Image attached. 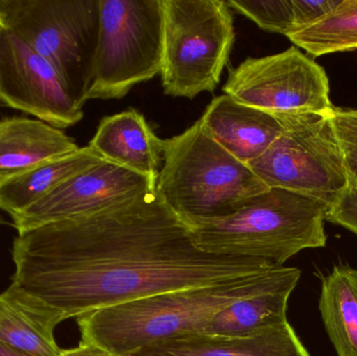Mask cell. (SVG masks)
<instances>
[{"label":"cell","mask_w":357,"mask_h":356,"mask_svg":"<svg viewBox=\"0 0 357 356\" xmlns=\"http://www.w3.org/2000/svg\"><path fill=\"white\" fill-rule=\"evenodd\" d=\"M13 261L12 284L62 321L280 268L199 250L188 225L156 190L100 212L21 232Z\"/></svg>","instance_id":"cell-1"},{"label":"cell","mask_w":357,"mask_h":356,"mask_svg":"<svg viewBox=\"0 0 357 356\" xmlns=\"http://www.w3.org/2000/svg\"><path fill=\"white\" fill-rule=\"evenodd\" d=\"M300 277L297 268L280 267L98 309L77 318L81 342L128 356L154 343L203 334L210 318L231 303L272 291L295 290Z\"/></svg>","instance_id":"cell-2"},{"label":"cell","mask_w":357,"mask_h":356,"mask_svg":"<svg viewBox=\"0 0 357 356\" xmlns=\"http://www.w3.org/2000/svg\"><path fill=\"white\" fill-rule=\"evenodd\" d=\"M328 205L279 188L247 199L232 215L189 225L193 245L220 256L270 261L276 267L306 249L326 246Z\"/></svg>","instance_id":"cell-3"},{"label":"cell","mask_w":357,"mask_h":356,"mask_svg":"<svg viewBox=\"0 0 357 356\" xmlns=\"http://www.w3.org/2000/svg\"><path fill=\"white\" fill-rule=\"evenodd\" d=\"M268 187L202 129L199 121L163 140L156 192L187 225L234 213Z\"/></svg>","instance_id":"cell-4"},{"label":"cell","mask_w":357,"mask_h":356,"mask_svg":"<svg viewBox=\"0 0 357 356\" xmlns=\"http://www.w3.org/2000/svg\"><path fill=\"white\" fill-rule=\"evenodd\" d=\"M0 20L56 68L83 109L98 48V0H0Z\"/></svg>","instance_id":"cell-5"},{"label":"cell","mask_w":357,"mask_h":356,"mask_svg":"<svg viewBox=\"0 0 357 356\" xmlns=\"http://www.w3.org/2000/svg\"><path fill=\"white\" fill-rule=\"evenodd\" d=\"M162 87L167 95L195 98L213 92L235 41L234 22L222 0H161Z\"/></svg>","instance_id":"cell-6"},{"label":"cell","mask_w":357,"mask_h":356,"mask_svg":"<svg viewBox=\"0 0 357 356\" xmlns=\"http://www.w3.org/2000/svg\"><path fill=\"white\" fill-rule=\"evenodd\" d=\"M283 132L248 167L268 188H279L331 206L349 185L345 152L331 114L272 113Z\"/></svg>","instance_id":"cell-7"},{"label":"cell","mask_w":357,"mask_h":356,"mask_svg":"<svg viewBox=\"0 0 357 356\" xmlns=\"http://www.w3.org/2000/svg\"><path fill=\"white\" fill-rule=\"evenodd\" d=\"M100 33L87 100H121L160 75L161 0H98Z\"/></svg>","instance_id":"cell-8"},{"label":"cell","mask_w":357,"mask_h":356,"mask_svg":"<svg viewBox=\"0 0 357 356\" xmlns=\"http://www.w3.org/2000/svg\"><path fill=\"white\" fill-rule=\"evenodd\" d=\"M222 91L245 106L270 113L331 114L326 71L296 46L248 58L231 70Z\"/></svg>","instance_id":"cell-9"},{"label":"cell","mask_w":357,"mask_h":356,"mask_svg":"<svg viewBox=\"0 0 357 356\" xmlns=\"http://www.w3.org/2000/svg\"><path fill=\"white\" fill-rule=\"evenodd\" d=\"M0 100L56 129L84 117L56 68L6 29L0 39Z\"/></svg>","instance_id":"cell-10"},{"label":"cell","mask_w":357,"mask_h":356,"mask_svg":"<svg viewBox=\"0 0 357 356\" xmlns=\"http://www.w3.org/2000/svg\"><path fill=\"white\" fill-rule=\"evenodd\" d=\"M157 182L106 160L73 176L45 198L12 217L21 232L100 212L156 190Z\"/></svg>","instance_id":"cell-11"},{"label":"cell","mask_w":357,"mask_h":356,"mask_svg":"<svg viewBox=\"0 0 357 356\" xmlns=\"http://www.w3.org/2000/svg\"><path fill=\"white\" fill-rule=\"evenodd\" d=\"M199 121L211 139L245 164L259 158L283 132L274 114L227 94L213 98Z\"/></svg>","instance_id":"cell-12"},{"label":"cell","mask_w":357,"mask_h":356,"mask_svg":"<svg viewBox=\"0 0 357 356\" xmlns=\"http://www.w3.org/2000/svg\"><path fill=\"white\" fill-rule=\"evenodd\" d=\"M89 146L107 162L158 181L163 140L136 109L104 117Z\"/></svg>","instance_id":"cell-13"},{"label":"cell","mask_w":357,"mask_h":356,"mask_svg":"<svg viewBox=\"0 0 357 356\" xmlns=\"http://www.w3.org/2000/svg\"><path fill=\"white\" fill-rule=\"evenodd\" d=\"M128 356H310L291 324L250 338L197 334L154 343Z\"/></svg>","instance_id":"cell-14"},{"label":"cell","mask_w":357,"mask_h":356,"mask_svg":"<svg viewBox=\"0 0 357 356\" xmlns=\"http://www.w3.org/2000/svg\"><path fill=\"white\" fill-rule=\"evenodd\" d=\"M79 148L63 130L39 119H0V184Z\"/></svg>","instance_id":"cell-15"},{"label":"cell","mask_w":357,"mask_h":356,"mask_svg":"<svg viewBox=\"0 0 357 356\" xmlns=\"http://www.w3.org/2000/svg\"><path fill=\"white\" fill-rule=\"evenodd\" d=\"M62 319L56 311L10 284L0 294V343L33 356H61L54 330Z\"/></svg>","instance_id":"cell-16"},{"label":"cell","mask_w":357,"mask_h":356,"mask_svg":"<svg viewBox=\"0 0 357 356\" xmlns=\"http://www.w3.org/2000/svg\"><path fill=\"white\" fill-rule=\"evenodd\" d=\"M104 159L89 146L52 160L0 184V210L10 217L26 210L67 180Z\"/></svg>","instance_id":"cell-17"},{"label":"cell","mask_w":357,"mask_h":356,"mask_svg":"<svg viewBox=\"0 0 357 356\" xmlns=\"http://www.w3.org/2000/svg\"><path fill=\"white\" fill-rule=\"evenodd\" d=\"M294 290L272 291L231 303L210 318L204 334L250 338L289 323L287 311Z\"/></svg>","instance_id":"cell-18"},{"label":"cell","mask_w":357,"mask_h":356,"mask_svg":"<svg viewBox=\"0 0 357 356\" xmlns=\"http://www.w3.org/2000/svg\"><path fill=\"white\" fill-rule=\"evenodd\" d=\"M319 309L337 356H357V270L337 265L323 278Z\"/></svg>","instance_id":"cell-19"},{"label":"cell","mask_w":357,"mask_h":356,"mask_svg":"<svg viewBox=\"0 0 357 356\" xmlns=\"http://www.w3.org/2000/svg\"><path fill=\"white\" fill-rule=\"evenodd\" d=\"M314 56L357 49V0H342L320 20L287 36Z\"/></svg>","instance_id":"cell-20"},{"label":"cell","mask_w":357,"mask_h":356,"mask_svg":"<svg viewBox=\"0 0 357 356\" xmlns=\"http://www.w3.org/2000/svg\"><path fill=\"white\" fill-rule=\"evenodd\" d=\"M227 3L264 31L287 37L295 31L293 0H230Z\"/></svg>","instance_id":"cell-21"},{"label":"cell","mask_w":357,"mask_h":356,"mask_svg":"<svg viewBox=\"0 0 357 356\" xmlns=\"http://www.w3.org/2000/svg\"><path fill=\"white\" fill-rule=\"evenodd\" d=\"M326 221L342 226L357 236V183L350 181L347 189L328 206Z\"/></svg>","instance_id":"cell-22"},{"label":"cell","mask_w":357,"mask_h":356,"mask_svg":"<svg viewBox=\"0 0 357 356\" xmlns=\"http://www.w3.org/2000/svg\"><path fill=\"white\" fill-rule=\"evenodd\" d=\"M331 119L344 152L357 153V109L335 107Z\"/></svg>","instance_id":"cell-23"},{"label":"cell","mask_w":357,"mask_h":356,"mask_svg":"<svg viewBox=\"0 0 357 356\" xmlns=\"http://www.w3.org/2000/svg\"><path fill=\"white\" fill-rule=\"evenodd\" d=\"M341 1L342 0H293L295 31L320 20L333 12Z\"/></svg>","instance_id":"cell-24"},{"label":"cell","mask_w":357,"mask_h":356,"mask_svg":"<svg viewBox=\"0 0 357 356\" xmlns=\"http://www.w3.org/2000/svg\"><path fill=\"white\" fill-rule=\"evenodd\" d=\"M61 356H116L96 346V345L88 344V343H79V346L73 349L62 350Z\"/></svg>","instance_id":"cell-25"},{"label":"cell","mask_w":357,"mask_h":356,"mask_svg":"<svg viewBox=\"0 0 357 356\" xmlns=\"http://www.w3.org/2000/svg\"><path fill=\"white\" fill-rule=\"evenodd\" d=\"M345 160L350 181L357 183V153H345Z\"/></svg>","instance_id":"cell-26"},{"label":"cell","mask_w":357,"mask_h":356,"mask_svg":"<svg viewBox=\"0 0 357 356\" xmlns=\"http://www.w3.org/2000/svg\"><path fill=\"white\" fill-rule=\"evenodd\" d=\"M0 356H33L22 353V351L17 350V349L10 348L6 345L0 343Z\"/></svg>","instance_id":"cell-27"},{"label":"cell","mask_w":357,"mask_h":356,"mask_svg":"<svg viewBox=\"0 0 357 356\" xmlns=\"http://www.w3.org/2000/svg\"><path fill=\"white\" fill-rule=\"evenodd\" d=\"M4 29H6V26H4L3 22L0 20V39H1L2 33H3Z\"/></svg>","instance_id":"cell-28"}]
</instances>
